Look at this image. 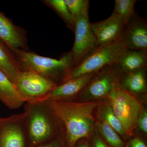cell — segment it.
I'll list each match as a JSON object with an SVG mask.
<instances>
[{"label": "cell", "mask_w": 147, "mask_h": 147, "mask_svg": "<svg viewBox=\"0 0 147 147\" xmlns=\"http://www.w3.org/2000/svg\"><path fill=\"white\" fill-rule=\"evenodd\" d=\"M97 72L70 79L57 85L38 102L75 101Z\"/></svg>", "instance_id": "cell-11"}, {"label": "cell", "mask_w": 147, "mask_h": 147, "mask_svg": "<svg viewBox=\"0 0 147 147\" xmlns=\"http://www.w3.org/2000/svg\"><path fill=\"white\" fill-rule=\"evenodd\" d=\"M28 144L24 113L3 118L0 128V147H26Z\"/></svg>", "instance_id": "cell-9"}, {"label": "cell", "mask_w": 147, "mask_h": 147, "mask_svg": "<svg viewBox=\"0 0 147 147\" xmlns=\"http://www.w3.org/2000/svg\"><path fill=\"white\" fill-rule=\"evenodd\" d=\"M136 0H115L113 12L120 18L125 26H127L135 12L134 5Z\"/></svg>", "instance_id": "cell-21"}, {"label": "cell", "mask_w": 147, "mask_h": 147, "mask_svg": "<svg viewBox=\"0 0 147 147\" xmlns=\"http://www.w3.org/2000/svg\"><path fill=\"white\" fill-rule=\"evenodd\" d=\"M14 84L25 102H38L57 86L38 74L29 71H20Z\"/></svg>", "instance_id": "cell-7"}, {"label": "cell", "mask_w": 147, "mask_h": 147, "mask_svg": "<svg viewBox=\"0 0 147 147\" xmlns=\"http://www.w3.org/2000/svg\"><path fill=\"white\" fill-rule=\"evenodd\" d=\"M42 1L55 11L63 20L67 27L74 32L75 24L64 0H44Z\"/></svg>", "instance_id": "cell-20"}, {"label": "cell", "mask_w": 147, "mask_h": 147, "mask_svg": "<svg viewBox=\"0 0 147 147\" xmlns=\"http://www.w3.org/2000/svg\"><path fill=\"white\" fill-rule=\"evenodd\" d=\"M121 38L127 49L147 50L146 21L135 12L126 26Z\"/></svg>", "instance_id": "cell-12"}, {"label": "cell", "mask_w": 147, "mask_h": 147, "mask_svg": "<svg viewBox=\"0 0 147 147\" xmlns=\"http://www.w3.org/2000/svg\"><path fill=\"white\" fill-rule=\"evenodd\" d=\"M121 72L127 73L147 67V50L125 48L115 63Z\"/></svg>", "instance_id": "cell-15"}, {"label": "cell", "mask_w": 147, "mask_h": 147, "mask_svg": "<svg viewBox=\"0 0 147 147\" xmlns=\"http://www.w3.org/2000/svg\"><path fill=\"white\" fill-rule=\"evenodd\" d=\"M0 70L5 74L13 84L20 71L13 52L1 40Z\"/></svg>", "instance_id": "cell-18"}, {"label": "cell", "mask_w": 147, "mask_h": 147, "mask_svg": "<svg viewBox=\"0 0 147 147\" xmlns=\"http://www.w3.org/2000/svg\"><path fill=\"white\" fill-rule=\"evenodd\" d=\"M106 98L130 139L135 135L137 120L143 108L140 99L121 88L118 80Z\"/></svg>", "instance_id": "cell-4"}, {"label": "cell", "mask_w": 147, "mask_h": 147, "mask_svg": "<svg viewBox=\"0 0 147 147\" xmlns=\"http://www.w3.org/2000/svg\"><path fill=\"white\" fill-rule=\"evenodd\" d=\"M13 52L20 71L35 72L58 85L74 67L70 51L64 53L59 59L42 57L29 50H16Z\"/></svg>", "instance_id": "cell-3"}, {"label": "cell", "mask_w": 147, "mask_h": 147, "mask_svg": "<svg viewBox=\"0 0 147 147\" xmlns=\"http://www.w3.org/2000/svg\"><path fill=\"white\" fill-rule=\"evenodd\" d=\"M95 129L108 147H125L126 142L105 121L96 119Z\"/></svg>", "instance_id": "cell-19"}, {"label": "cell", "mask_w": 147, "mask_h": 147, "mask_svg": "<svg viewBox=\"0 0 147 147\" xmlns=\"http://www.w3.org/2000/svg\"><path fill=\"white\" fill-rule=\"evenodd\" d=\"M75 40L70 52L74 67L99 48L91 28L89 13L79 17L75 22Z\"/></svg>", "instance_id": "cell-8"}, {"label": "cell", "mask_w": 147, "mask_h": 147, "mask_svg": "<svg viewBox=\"0 0 147 147\" xmlns=\"http://www.w3.org/2000/svg\"><path fill=\"white\" fill-rule=\"evenodd\" d=\"M125 147H147L146 144L142 137L134 135L128 139Z\"/></svg>", "instance_id": "cell-24"}, {"label": "cell", "mask_w": 147, "mask_h": 147, "mask_svg": "<svg viewBox=\"0 0 147 147\" xmlns=\"http://www.w3.org/2000/svg\"><path fill=\"white\" fill-rule=\"evenodd\" d=\"M0 100L11 109H17L25 102L18 94L15 85L0 70Z\"/></svg>", "instance_id": "cell-16"}, {"label": "cell", "mask_w": 147, "mask_h": 147, "mask_svg": "<svg viewBox=\"0 0 147 147\" xmlns=\"http://www.w3.org/2000/svg\"><path fill=\"white\" fill-rule=\"evenodd\" d=\"M120 73L116 64L101 69L96 74L74 101L87 102L105 99L117 81Z\"/></svg>", "instance_id": "cell-6"}, {"label": "cell", "mask_w": 147, "mask_h": 147, "mask_svg": "<svg viewBox=\"0 0 147 147\" xmlns=\"http://www.w3.org/2000/svg\"><path fill=\"white\" fill-rule=\"evenodd\" d=\"M139 131L141 135L146 137L147 134V110L145 107L142 108L137 120L136 130Z\"/></svg>", "instance_id": "cell-23"}, {"label": "cell", "mask_w": 147, "mask_h": 147, "mask_svg": "<svg viewBox=\"0 0 147 147\" xmlns=\"http://www.w3.org/2000/svg\"><path fill=\"white\" fill-rule=\"evenodd\" d=\"M91 147H108L94 129L90 138L89 139Z\"/></svg>", "instance_id": "cell-25"}, {"label": "cell", "mask_w": 147, "mask_h": 147, "mask_svg": "<svg viewBox=\"0 0 147 147\" xmlns=\"http://www.w3.org/2000/svg\"><path fill=\"white\" fill-rule=\"evenodd\" d=\"M90 26L100 47L109 45L121 38L126 26L120 18L113 11L106 19L90 23Z\"/></svg>", "instance_id": "cell-10"}, {"label": "cell", "mask_w": 147, "mask_h": 147, "mask_svg": "<svg viewBox=\"0 0 147 147\" xmlns=\"http://www.w3.org/2000/svg\"><path fill=\"white\" fill-rule=\"evenodd\" d=\"M67 147V146H66V144H65V143H64V147Z\"/></svg>", "instance_id": "cell-29"}, {"label": "cell", "mask_w": 147, "mask_h": 147, "mask_svg": "<svg viewBox=\"0 0 147 147\" xmlns=\"http://www.w3.org/2000/svg\"><path fill=\"white\" fill-rule=\"evenodd\" d=\"M74 147H91V146L89 139H83L77 142Z\"/></svg>", "instance_id": "cell-27"}, {"label": "cell", "mask_w": 147, "mask_h": 147, "mask_svg": "<svg viewBox=\"0 0 147 147\" xmlns=\"http://www.w3.org/2000/svg\"><path fill=\"white\" fill-rule=\"evenodd\" d=\"M65 141L64 137H60L52 142L37 147H63Z\"/></svg>", "instance_id": "cell-26"}, {"label": "cell", "mask_w": 147, "mask_h": 147, "mask_svg": "<svg viewBox=\"0 0 147 147\" xmlns=\"http://www.w3.org/2000/svg\"><path fill=\"white\" fill-rule=\"evenodd\" d=\"M24 113L29 144L37 147L64 137L62 123L47 101L27 102Z\"/></svg>", "instance_id": "cell-2"}, {"label": "cell", "mask_w": 147, "mask_h": 147, "mask_svg": "<svg viewBox=\"0 0 147 147\" xmlns=\"http://www.w3.org/2000/svg\"><path fill=\"white\" fill-rule=\"evenodd\" d=\"M100 101L48 102L63 124L67 147H74L79 140L90 138L95 129L94 112Z\"/></svg>", "instance_id": "cell-1"}, {"label": "cell", "mask_w": 147, "mask_h": 147, "mask_svg": "<svg viewBox=\"0 0 147 147\" xmlns=\"http://www.w3.org/2000/svg\"><path fill=\"white\" fill-rule=\"evenodd\" d=\"M125 48L121 38L109 45L99 47L71 69L62 83L80 76L96 73L107 67L115 64Z\"/></svg>", "instance_id": "cell-5"}, {"label": "cell", "mask_w": 147, "mask_h": 147, "mask_svg": "<svg viewBox=\"0 0 147 147\" xmlns=\"http://www.w3.org/2000/svg\"><path fill=\"white\" fill-rule=\"evenodd\" d=\"M0 40L12 52L29 50L26 32L0 11Z\"/></svg>", "instance_id": "cell-13"}, {"label": "cell", "mask_w": 147, "mask_h": 147, "mask_svg": "<svg viewBox=\"0 0 147 147\" xmlns=\"http://www.w3.org/2000/svg\"><path fill=\"white\" fill-rule=\"evenodd\" d=\"M3 120V118H0V128H1V125L2 123Z\"/></svg>", "instance_id": "cell-28"}, {"label": "cell", "mask_w": 147, "mask_h": 147, "mask_svg": "<svg viewBox=\"0 0 147 147\" xmlns=\"http://www.w3.org/2000/svg\"><path fill=\"white\" fill-rule=\"evenodd\" d=\"M118 84L123 89L138 98L146 96L147 94V68L136 71L121 72Z\"/></svg>", "instance_id": "cell-14"}, {"label": "cell", "mask_w": 147, "mask_h": 147, "mask_svg": "<svg viewBox=\"0 0 147 147\" xmlns=\"http://www.w3.org/2000/svg\"><path fill=\"white\" fill-rule=\"evenodd\" d=\"M64 1L74 24L80 16L88 13L90 3L88 0H64Z\"/></svg>", "instance_id": "cell-22"}, {"label": "cell", "mask_w": 147, "mask_h": 147, "mask_svg": "<svg viewBox=\"0 0 147 147\" xmlns=\"http://www.w3.org/2000/svg\"><path fill=\"white\" fill-rule=\"evenodd\" d=\"M100 100L96 109L97 119L104 121L114 129L121 138L127 142L129 139L123 127L113 112L110 103L106 98Z\"/></svg>", "instance_id": "cell-17"}]
</instances>
